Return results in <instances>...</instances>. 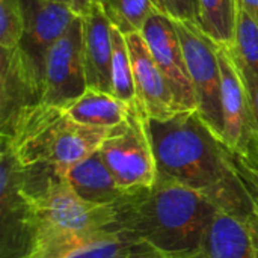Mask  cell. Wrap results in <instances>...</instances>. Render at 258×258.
<instances>
[{
	"instance_id": "14",
	"label": "cell",
	"mask_w": 258,
	"mask_h": 258,
	"mask_svg": "<svg viewBox=\"0 0 258 258\" xmlns=\"http://www.w3.org/2000/svg\"><path fill=\"white\" fill-rule=\"evenodd\" d=\"M192 258H258V224L219 210Z\"/></svg>"
},
{
	"instance_id": "23",
	"label": "cell",
	"mask_w": 258,
	"mask_h": 258,
	"mask_svg": "<svg viewBox=\"0 0 258 258\" xmlns=\"http://www.w3.org/2000/svg\"><path fill=\"white\" fill-rule=\"evenodd\" d=\"M162 12L175 21H190L200 26L198 0H159Z\"/></svg>"
},
{
	"instance_id": "8",
	"label": "cell",
	"mask_w": 258,
	"mask_h": 258,
	"mask_svg": "<svg viewBox=\"0 0 258 258\" xmlns=\"http://www.w3.org/2000/svg\"><path fill=\"white\" fill-rule=\"evenodd\" d=\"M86 89L82 53V17H77L47 54L41 103L65 109Z\"/></svg>"
},
{
	"instance_id": "10",
	"label": "cell",
	"mask_w": 258,
	"mask_h": 258,
	"mask_svg": "<svg viewBox=\"0 0 258 258\" xmlns=\"http://www.w3.org/2000/svg\"><path fill=\"white\" fill-rule=\"evenodd\" d=\"M141 33L165 74L178 107L181 110H197V95L174 20L163 12H157L145 23Z\"/></svg>"
},
{
	"instance_id": "12",
	"label": "cell",
	"mask_w": 258,
	"mask_h": 258,
	"mask_svg": "<svg viewBox=\"0 0 258 258\" xmlns=\"http://www.w3.org/2000/svg\"><path fill=\"white\" fill-rule=\"evenodd\" d=\"M42 92L20 48H0V135L8 133L26 109L39 104Z\"/></svg>"
},
{
	"instance_id": "21",
	"label": "cell",
	"mask_w": 258,
	"mask_h": 258,
	"mask_svg": "<svg viewBox=\"0 0 258 258\" xmlns=\"http://www.w3.org/2000/svg\"><path fill=\"white\" fill-rule=\"evenodd\" d=\"M147 246V243L135 239L128 233L116 230L80 248L68 258H118Z\"/></svg>"
},
{
	"instance_id": "16",
	"label": "cell",
	"mask_w": 258,
	"mask_h": 258,
	"mask_svg": "<svg viewBox=\"0 0 258 258\" xmlns=\"http://www.w3.org/2000/svg\"><path fill=\"white\" fill-rule=\"evenodd\" d=\"M133 104H127L113 94L86 89L77 100L65 107L67 115L85 125L113 128L127 121Z\"/></svg>"
},
{
	"instance_id": "5",
	"label": "cell",
	"mask_w": 258,
	"mask_h": 258,
	"mask_svg": "<svg viewBox=\"0 0 258 258\" xmlns=\"http://www.w3.org/2000/svg\"><path fill=\"white\" fill-rule=\"evenodd\" d=\"M181 41L187 71L195 89L198 113L210 130L222 141V71L218 54V44L204 30L190 21H175Z\"/></svg>"
},
{
	"instance_id": "17",
	"label": "cell",
	"mask_w": 258,
	"mask_h": 258,
	"mask_svg": "<svg viewBox=\"0 0 258 258\" xmlns=\"http://www.w3.org/2000/svg\"><path fill=\"white\" fill-rule=\"evenodd\" d=\"M200 27L218 45L231 48L236 36L237 0H198Z\"/></svg>"
},
{
	"instance_id": "18",
	"label": "cell",
	"mask_w": 258,
	"mask_h": 258,
	"mask_svg": "<svg viewBox=\"0 0 258 258\" xmlns=\"http://www.w3.org/2000/svg\"><path fill=\"white\" fill-rule=\"evenodd\" d=\"M110 24L124 35L141 33L145 23L162 12L159 0H98Z\"/></svg>"
},
{
	"instance_id": "26",
	"label": "cell",
	"mask_w": 258,
	"mask_h": 258,
	"mask_svg": "<svg viewBox=\"0 0 258 258\" xmlns=\"http://www.w3.org/2000/svg\"><path fill=\"white\" fill-rule=\"evenodd\" d=\"M98 5H100L98 0H71L70 6H71L74 14H77L79 17H83Z\"/></svg>"
},
{
	"instance_id": "25",
	"label": "cell",
	"mask_w": 258,
	"mask_h": 258,
	"mask_svg": "<svg viewBox=\"0 0 258 258\" xmlns=\"http://www.w3.org/2000/svg\"><path fill=\"white\" fill-rule=\"evenodd\" d=\"M239 71H240V76H242L243 83L246 86L248 97H249V101H251V106H252V110H254V115H255V119L258 122V77L252 76L251 73H248L245 70H242L240 67H239Z\"/></svg>"
},
{
	"instance_id": "24",
	"label": "cell",
	"mask_w": 258,
	"mask_h": 258,
	"mask_svg": "<svg viewBox=\"0 0 258 258\" xmlns=\"http://www.w3.org/2000/svg\"><path fill=\"white\" fill-rule=\"evenodd\" d=\"M236 160V159H234ZM236 166L239 169V174L240 177L243 178L248 190H249V195L255 204V209H257V215H258V171H254V169H249L246 166H243L242 163H239L236 160Z\"/></svg>"
},
{
	"instance_id": "29",
	"label": "cell",
	"mask_w": 258,
	"mask_h": 258,
	"mask_svg": "<svg viewBox=\"0 0 258 258\" xmlns=\"http://www.w3.org/2000/svg\"><path fill=\"white\" fill-rule=\"evenodd\" d=\"M51 2H57V3H65V5H71V0H51Z\"/></svg>"
},
{
	"instance_id": "7",
	"label": "cell",
	"mask_w": 258,
	"mask_h": 258,
	"mask_svg": "<svg viewBox=\"0 0 258 258\" xmlns=\"http://www.w3.org/2000/svg\"><path fill=\"white\" fill-rule=\"evenodd\" d=\"M222 71V142L243 166L258 171V122L239 67L228 47L218 45Z\"/></svg>"
},
{
	"instance_id": "2",
	"label": "cell",
	"mask_w": 258,
	"mask_h": 258,
	"mask_svg": "<svg viewBox=\"0 0 258 258\" xmlns=\"http://www.w3.org/2000/svg\"><path fill=\"white\" fill-rule=\"evenodd\" d=\"M118 230L166 258H192L219 212L203 194L159 177L154 184L124 194L113 204Z\"/></svg>"
},
{
	"instance_id": "4",
	"label": "cell",
	"mask_w": 258,
	"mask_h": 258,
	"mask_svg": "<svg viewBox=\"0 0 258 258\" xmlns=\"http://www.w3.org/2000/svg\"><path fill=\"white\" fill-rule=\"evenodd\" d=\"M98 153L124 194L154 184L157 178L156 157L147 116L138 104L132 106L127 121L112 128Z\"/></svg>"
},
{
	"instance_id": "15",
	"label": "cell",
	"mask_w": 258,
	"mask_h": 258,
	"mask_svg": "<svg viewBox=\"0 0 258 258\" xmlns=\"http://www.w3.org/2000/svg\"><path fill=\"white\" fill-rule=\"evenodd\" d=\"M65 180L82 200L92 204L113 206L124 195L98 151L71 166Z\"/></svg>"
},
{
	"instance_id": "27",
	"label": "cell",
	"mask_w": 258,
	"mask_h": 258,
	"mask_svg": "<svg viewBox=\"0 0 258 258\" xmlns=\"http://www.w3.org/2000/svg\"><path fill=\"white\" fill-rule=\"evenodd\" d=\"M118 258H166L163 257L162 254H159L157 251H154L153 248L147 246V248H142L139 251H135V252H130V254H125V255H121Z\"/></svg>"
},
{
	"instance_id": "9",
	"label": "cell",
	"mask_w": 258,
	"mask_h": 258,
	"mask_svg": "<svg viewBox=\"0 0 258 258\" xmlns=\"http://www.w3.org/2000/svg\"><path fill=\"white\" fill-rule=\"evenodd\" d=\"M21 6L24 33L18 48L44 88L47 54L79 15L73 12L70 5L51 0H21Z\"/></svg>"
},
{
	"instance_id": "11",
	"label": "cell",
	"mask_w": 258,
	"mask_h": 258,
	"mask_svg": "<svg viewBox=\"0 0 258 258\" xmlns=\"http://www.w3.org/2000/svg\"><path fill=\"white\" fill-rule=\"evenodd\" d=\"M125 36L133 68L136 104L139 109L151 119H166L181 112L142 33H128Z\"/></svg>"
},
{
	"instance_id": "28",
	"label": "cell",
	"mask_w": 258,
	"mask_h": 258,
	"mask_svg": "<svg viewBox=\"0 0 258 258\" xmlns=\"http://www.w3.org/2000/svg\"><path fill=\"white\" fill-rule=\"evenodd\" d=\"M237 5L243 8L258 24V0H237Z\"/></svg>"
},
{
	"instance_id": "19",
	"label": "cell",
	"mask_w": 258,
	"mask_h": 258,
	"mask_svg": "<svg viewBox=\"0 0 258 258\" xmlns=\"http://www.w3.org/2000/svg\"><path fill=\"white\" fill-rule=\"evenodd\" d=\"M112 89L113 95L127 104H136V89L127 36L112 26Z\"/></svg>"
},
{
	"instance_id": "6",
	"label": "cell",
	"mask_w": 258,
	"mask_h": 258,
	"mask_svg": "<svg viewBox=\"0 0 258 258\" xmlns=\"http://www.w3.org/2000/svg\"><path fill=\"white\" fill-rule=\"evenodd\" d=\"M35 234L33 209L24 190V166L2 141L0 258H29Z\"/></svg>"
},
{
	"instance_id": "3",
	"label": "cell",
	"mask_w": 258,
	"mask_h": 258,
	"mask_svg": "<svg viewBox=\"0 0 258 258\" xmlns=\"http://www.w3.org/2000/svg\"><path fill=\"white\" fill-rule=\"evenodd\" d=\"M110 132L71 119L63 107L39 103L26 109L0 138L23 166H45L65 177L71 166L98 151Z\"/></svg>"
},
{
	"instance_id": "1",
	"label": "cell",
	"mask_w": 258,
	"mask_h": 258,
	"mask_svg": "<svg viewBox=\"0 0 258 258\" xmlns=\"http://www.w3.org/2000/svg\"><path fill=\"white\" fill-rule=\"evenodd\" d=\"M147 127L159 177L203 194L221 212L258 224L234 156L198 110H181L166 119L147 118Z\"/></svg>"
},
{
	"instance_id": "13",
	"label": "cell",
	"mask_w": 258,
	"mask_h": 258,
	"mask_svg": "<svg viewBox=\"0 0 258 258\" xmlns=\"http://www.w3.org/2000/svg\"><path fill=\"white\" fill-rule=\"evenodd\" d=\"M82 53L88 89L113 94L112 24L100 5L82 17Z\"/></svg>"
},
{
	"instance_id": "22",
	"label": "cell",
	"mask_w": 258,
	"mask_h": 258,
	"mask_svg": "<svg viewBox=\"0 0 258 258\" xmlns=\"http://www.w3.org/2000/svg\"><path fill=\"white\" fill-rule=\"evenodd\" d=\"M24 33V15L21 0H0V48L20 47Z\"/></svg>"
},
{
	"instance_id": "20",
	"label": "cell",
	"mask_w": 258,
	"mask_h": 258,
	"mask_svg": "<svg viewBox=\"0 0 258 258\" xmlns=\"http://www.w3.org/2000/svg\"><path fill=\"white\" fill-rule=\"evenodd\" d=\"M230 50L242 70L258 77V24L239 5L234 45Z\"/></svg>"
}]
</instances>
